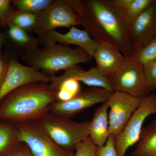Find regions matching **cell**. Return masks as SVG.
I'll list each match as a JSON object with an SVG mask.
<instances>
[{
    "label": "cell",
    "mask_w": 156,
    "mask_h": 156,
    "mask_svg": "<svg viewBox=\"0 0 156 156\" xmlns=\"http://www.w3.org/2000/svg\"><path fill=\"white\" fill-rule=\"evenodd\" d=\"M74 10L94 40L112 45L125 57L131 56L129 28L110 0L78 1Z\"/></svg>",
    "instance_id": "obj_1"
},
{
    "label": "cell",
    "mask_w": 156,
    "mask_h": 156,
    "mask_svg": "<svg viewBox=\"0 0 156 156\" xmlns=\"http://www.w3.org/2000/svg\"><path fill=\"white\" fill-rule=\"evenodd\" d=\"M57 101L48 83H32L17 88L0 101V120L15 123L37 120Z\"/></svg>",
    "instance_id": "obj_2"
},
{
    "label": "cell",
    "mask_w": 156,
    "mask_h": 156,
    "mask_svg": "<svg viewBox=\"0 0 156 156\" xmlns=\"http://www.w3.org/2000/svg\"><path fill=\"white\" fill-rule=\"evenodd\" d=\"M25 58L30 66L51 76L58 71L88 63L93 57L79 48L73 49L66 45L50 44L41 49H28Z\"/></svg>",
    "instance_id": "obj_3"
},
{
    "label": "cell",
    "mask_w": 156,
    "mask_h": 156,
    "mask_svg": "<svg viewBox=\"0 0 156 156\" xmlns=\"http://www.w3.org/2000/svg\"><path fill=\"white\" fill-rule=\"evenodd\" d=\"M37 121L57 145L68 151L73 152L78 144L89 137V122H74L49 112Z\"/></svg>",
    "instance_id": "obj_4"
},
{
    "label": "cell",
    "mask_w": 156,
    "mask_h": 156,
    "mask_svg": "<svg viewBox=\"0 0 156 156\" xmlns=\"http://www.w3.org/2000/svg\"><path fill=\"white\" fill-rule=\"evenodd\" d=\"M20 141L28 147L33 156H73L54 142L37 120L16 123Z\"/></svg>",
    "instance_id": "obj_5"
},
{
    "label": "cell",
    "mask_w": 156,
    "mask_h": 156,
    "mask_svg": "<svg viewBox=\"0 0 156 156\" xmlns=\"http://www.w3.org/2000/svg\"><path fill=\"white\" fill-rule=\"evenodd\" d=\"M109 80L114 92L141 98L150 94L146 83L144 67L132 56L126 57L122 65Z\"/></svg>",
    "instance_id": "obj_6"
},
{
    "label": "cell",
    "mask_w": 156,
    "mask_h": 156,
    "mask_svg": "<svg viewBox=\"0 0 156 156\" xmlns=\"http://www.w3.org/2000/svg\"><path fill=\"white\" fill-rule=\"evenodd\" d=\"M156 114V93H150L142 98L140 105L132 115L125 128L115 137V145L119 156H125L129 148L139 141L144 121Z\"/></svg>",
    "instance_id": "obj_7"
},
{
    "label": "cell",
    "mask_w": 156,
    "mask_h": 156,
    "mask_svg": "<svg viewBox=\"0 0 156 156\" xmlns=\"http://www.w3.org/2000/svg\"><path fill=\"white\" fill-rule=\"evenodd\" d=\"M34 30L39 35L60 27L82 25L80 16L66 1H54L47 9L37 14Z\"/></svg>",
    "instance_id": "obj_8"
},
{
    "label": "cell",
    "mask_w": 156,
    "mask_h": 156,
    "mask_svg": "<svg viewBox=\"0 0 156 156\" xmlns=\"http://www.w3.org/2000/svg\"><path fill=\"white\" fill-rule=\"evenodd\" d=\"M142 98L119 91L112 93L106 101L110 109V135L115 137L122 132L132 115L140 105Z\"/></svg>",
    "instance_id": "obj_9"
},
{
    "label": "cell",
    "mask_w": 156,
    "mask_h": 156,
    "mask_svg": "<svg viewBox=\"0 0 156 156\" xmlns=\"http://www.w3.org/2000/svg\"><path fill=\"white\" fill-rule=\"evenodd\" d=\"M112 93L103 88L91 87L81 90L68 101H54L49 106L48 112L71 118L86 109L106 102Z\"/></svg>",
    "instance_id": "obj_10"
},
{
    "label": "cell",
    "mask_w": 156,
    "mask_h": 156,
    "mask_svg": "<svg viewBox=\"0 0 156 156\" xmlns=\"http://www.w3.org/2000/svg\"><path fill=\"white\" fill-rule=\"evenodd\" d=\"M51 76L37 68L22 65L16 58L9 59V67L5 80L0 87V101L17 88L29 83L49 84Z\"/></svg>",
    "instance_id": "obj_11"
},
{
    "label": "cell",
    "mask_w": 156,
    "mask_h": 156,
    "mask_svg": "<svg viewBox=\"0 0 156 156\" xmlns=\"http://www.w3.org/2000/svg\"><path fill=\"white\" fill-rule=\"evenodd\" d=\"M129 30L132 43V54L156 37V0H154L153 2L136 18L129 27Z\"/></svg>",
    "instance_id": "obj_12"
},
{
    "label": "cell",
    "mask_w": 156,
    "mask_h": 156,
    "mask_svg": "<svg viewBox=\"0 0 156 156\" xmlns=\"http://www.w3.org/2000/svg\"><path fill=\"white\" fill-rule=\"evenodd\" d=\"M69 78L75 79L91 87L103 88L112 93L114 92L108 78L103 76L97 68L92 67L85 70L78 65L65 70L61 76H51L48 85L50 89L56 91L62 82Z\"/></svg>",
    "instance_id": "obj_13"
},
{
    "label": "cell",
    "mask_w": 156,
    "mask_h": 156,
    "mask_svg": "<svg viewBox=\"0 0 156 156\" xmlns=\"http://www.w3.org/2000/svg\"><path fill=\"white\" fill-rule=\"evenodd\" d=\"M46 44L60 43L62 45H75L93 57L96 48V41L90 37L87 30L72 27L66 34L52 30L40 35Z\"/></svg>",
    "instance_id": "obj_14"
},
{
    "label": "cell",
    "mask_w": 156,
    "mask_h": 156,
    "mask_svg": "<svg viewBox=\"0 0 156 156\" xmlns=\"http://www.w3.org/2000/svg\"><path fill=\"white\" fill-rule=\"evenodd\" d=\"M96 41V50L93 58L96 62L97 69L109 79L122 66L126 57L112 45L106 42Z\"/></svg>",
    "instance_id": "obj_15"
},
{
    "label": "cell",
    "mask_w": 156,
    "mask_h": 156,
    "mask_svg": "<svg viewBox=\"0 0 156 156\" xmlns=\"http://www.w3.org/2000/svg\"><path fill=\"white\" fill-rule=\"evenodd\" d=\"M108 109L106 102L102 103L96 109L92 120L89 122V137L97 147L104 145L110 136Z\"/></svg>",
    "instance_id": "obj_16"
},
{
    "label": "cell",
    "mask_w": 156,
    "mask_h": 156,
    "mask_svg": "<svg viewBox=\"0 0 156 156\" xmlns=\"http://www.w3.org/2000/svg\"><path fill=\"white\" fill-rule=\"evenodd\" d=\"M20 144L16 123L0 120V156H13Z\"/></svg>",
    "instance_id": "obj_17"
},
{
    "label": "cell",
    "mask_w": 156,
    "mask_h": 156,
    "mask_svg": "<svg viewBox=\"0 0 156 156\" xmlns=\"http://www.w3.org/2000/svg\"><path fill=\"white\" fill-rule=\"evenodd\" d=\"M128 28L154 0H110Z\"/></svg>",
    "instance_id": "obj_18"
},
{
    "label": "cell",
    "mask_w": 156,
    "mask_h": 156,
    "mask_svg": "<svg viewBox=\"0 0 156 156\" xmlns=\"http://www.w3.org/2000/svg\"><path fill=\"white\" fill-rule=\"evenodd\" d=\"M133 156H156V119L143 128Z\"/></svg>",
    "instance_id": "obj_19"
},
{
    "label": "cell",
    "mask_w": 156,
    "mask_h": 156,
    "mask_svg": "<svg viewBox=\"0 0 156 156\" xmlns=\"http://www.w3.org/2000/svg\"><path fill=\"white\" fill-rule=\"evenodd\" d=\"M37 21V14L19 11L15 13H11L6 24L10 23L26 31L34 30Z\"/></svg>",
    "instance_id": "obj_20"
},
{
    "label": "cell",
    "mask_w": 156,
    "mask_h": 156,
    "mask_svg": "<svg viewBox=\"0 0 156 156\" xmlns=\"http://www.w3.org/2000/svg\"><path fill=\"white\" fill-rule=\"evenodd\" d=\"M81 91L80 82L73 78L62 81L56 90L57 101H66L74 97Z\"/></svg>",
    "instance_id": "obj_21"
},
{
    "label": "cell",
    "mask_w": 156,
    "mask_h": 156,
    "mask_svg": "<svg viewBox=\"0 0 156 156\" xmlns=\"http://www.w3.org/2000/svg\"><path fill=\"white\" fill-rule=\"evenodd\" d=\"M51 0H15L12 1L19 11L37 14L49 7L54 2Z\"/></svg>",
    "instance_id": "obj_22"
},
{
    "label": "cell",
    "mask_w": 156,
    "mask_h": 156,
    "mask_svg": "<svg viewBox=\"0 0 156 156\" xmlns=\"http://www.w3.org/2000/svg\"><path fill=\"white\" fill-rule=\"evenodd\" d=\"M7 24L9 27L8 34L9 37L14 43L20 46L28 47V49L36 48V40L30 36L26 31L10 23Z\"/></svg>",
    "instance_id": "obj_23"
},
{
    "label": "cell",
    "mask_w": 156,
    "mask_h": 156,
    "mask_svg": "<svg viewBox=\"0 0 156 156\" xmlns=\"http://www.w3.org/2000/svg\"><path fill=\"white\" fill-rule=\"evenodd\" d=\"M137 61L145 66L156 59V37L145 46L132 54Z\"/></svg>",
    "instance_id": "obj_24"
},
{
    "label": "cell",
    "mask_w": 156,
    "mask_h": 156,
    "mask_svg": "<svg viewBox=\"0 0 156 156\" xmlns=\"http://www.w3.org/2000/svg\"><path fill=\"white\" fill-rule=\"evenodd\" d=\"M73 156H97V147L89 137L76 146Z\"/></svg>",
    "instance_id": "obj_25"
},
{
    "label": "cell",
    "mask_w": 156,
    "mask_h": 156,
    "mask_svg": "<svg viewBox=\"0 0 156 156\" xmlns=\"http://www.w3.org/2000/svg\"><path fill=\"white\" fill-rule=\"evenodd\" d=\"M144 67L147 87L151 93L156 89V59Z\"/></svg>",
    "instance_id": "obj_26"
},
{
    "label": "cell",
    "mask_w": 156,
    "mask_h": 156,
    "mask_svg": "<svg viewBox=\"0 0 156 156\" xmlns=\"http://www.w3.org/2000/svg\"><path fill=\"white\" fill-rule=\"evenodd\" d=\"M97 156H119L115 145V137L110 135L103 146L97 147Z\"/></svg>",
    "instance_id": "obj_27"
},
{
    "label": "cell",
    "mask_w": 156,
    "mask_h": 156,
    "mask_svg": "<svg viewBox=\"0 0 156 156\" xmlns=\"http://www.w3.org/2000/svg\"><path fill=\"white\" fill-rule=\"evenodd\" d=\"M11 1L0 0V25L6 24V21L11 13Z\"/></svg>",
    "instance_id": "obj_28"
},
{
    "label": "cell",
    "mask_w": 156,
    "mask_h": 156,
    "mask_svg": "<svg viewBox=\"0 0 156 156\" xmlns=\"http://www.w3.org/2000/svg\"><path fill=\"white\" fill-rule=\"evenodd\" d=\"M9 59L2 53L0 54V87L5 77L9 67Z\"/></svg>",
    "instance_id": "obj_29"
},
{
    "label": "cell",
    "mask_w": 156,
    "mask_h": 156,
    "mask_svg": "<svg viewBox=\"0 0 156 156\" xmlns=\"http://www.w3.org/2000/svg\"><path fill=\"white\" fill-rule=\"evenodd\" d=\"M13 156H33L25 144L21 143Z\"/></svg>",
    "instance_id": "obj_30"
},
{
    "label": "cell",
    "mask_w": 156,
    "mask_h": 156,
    "mask_svg": "<svg viewBox=\"0 0 156 156\" xmlns=\"http://www.w3.org/2000/svg\"><path fill=\"white\" fill-rule=\"evenodd\" d=\"M1 26V25H0ZM4 43V37L0 29V54L2 53V49Z\"/></svg>",
    "instance_id": "obj_31"
}]
</instances>
